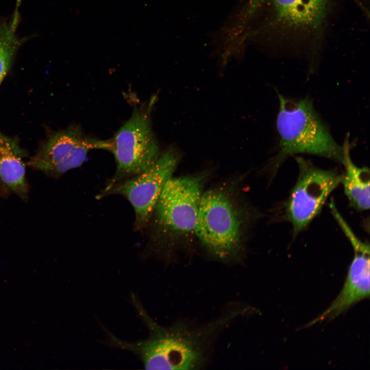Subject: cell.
Returning a JSON list of instances; mask_svg holds the SVG:
<instances>
[{"instance_id": "1", "label": "cell", "mask_w": 370, "mask_h": 370, "mask_svg": "<svg viewBox=\"0 0 370 370\" xmlns=\"http://www.w3.org/2000/svg\"><path fill=\"white\" fill-rule=\"evenodd\" d=\"M132 304L149 330L146 339L129 342L110 332L107 344L135 354L146 369H197L206 362L207 352L214 335L240 311H234L201 327L183 322L165 327L154 321L134 294Z\"/></svg>"}, {"instance_id": "2", "label": "cell", "mask_w": 370, "mask_h": 370, "mask_svg": "<svg viewBox=\"0 0 370 370\" xmlns=\"http://www.w3.org/2000/svg\"><path fill=\"white\" fill-rule=\"evenodd\" d=\"M276 127L279 151L272 161L278 167L287 157L309 154L343 163L344 147L337 143L308 98L291 99L279 95Z\"/></svg>"}, {"instance_id": "3", "label": "cell", "mask_w": 370, "mask_h": 370, "mask_svg": "<svg viewBox=\"0 0 370 370\" xmlns=\"http://www.w3.org/2000/svg\"><path fill=\"white\" fill-rule=\"evenodd\" d=\"M238 210L222 189H211L201 195L194 233L222 261L237 259L242 251V220Z\"/></svg>"}, {"instance_id": "4", "label": "cell", "mask_w": 370, "mask_h": 370, "mask_svg": "<svg viewBox=\"0 0 370 370\" xmlns=\"http://www.w3.org/2000/svg\"><path fill=\"white\" fill-rule=\"evenodd\" d=\"M156 100L154 96L149 102L136 105L130 117L111 138L116 171L105 190L141 173L159 157L161 153L151 119Z\"/></svg>"}, {"instance_id": "5", "label": "cell", "mask_w": 370, "mask_h": 370, "mask_svg": "<svg viewBox=\"0 0 370 370\" xmlns=\"http://www.w3.org/2000/svg\"><path fill=\"white\" fill-rule=\"evenodd\" d=\"M101 149L111 152V139L101 140L87 135L78 124L52 132L27 162L33 170L52 178L81 166L89 152Z\"/></svg>"}, {"instance_id": "6", "label": "cell", "mask_w": 370, "mask_h": 370, "mask_svg": "<svg viewBox=\"0 0 370 370\" xmlns=\"http://www.w3.org/2000/svg\"><path fill=\"white\" fill-rule=\"evenodd\" d=\"M181 157L180 150L170 145L149 168L114 184L102 194H118L125 197L134 210V228L140 230L150 220L163 187L172 177Z\"/></svg>"}, {"instance_id": "7", "label": "cell", "mask_w": 370, "mask_h": 370, "mask_svg": "<svg viewBox=\"0 0 370 370\" xmlns=\"http://www.w3.org/2000/svg\"><path fill=\"white\" fill-rule=\"evenodd\" d=\"M295 159L299 175L287 202L286 215L295 235L320 213L330 193L341 182L343 174L336 169L318 168L301 157Z\"/></svg>"}, {"instance_id": "8", "label": "cell", "mask_w": 370, "mask_h": 370, "mask_svg": "<svg viewBox=\"0 0 370 370\" xmlns=\"http://www.w3.org/2000/svg\"><path fill=\"white\" fill-rule=\"evenodd\" d=\"M203 176L171 177L164 184L155 211L158 226L168 232H194Z\"/></svg>"}, {"instance_id": "9", "label": "cell", "mask_w": 370, "mask_h": 370, "mask_svg": "<svg viewBox=\"0 0 370 370\" xmlns=\"http://www.w3.org/2000/svg\"><path fill=\"white\" fill-rule=\"evenodd\" d=\"M328 10V0H272L265 26L280 40L304 41L320 35Z\"/></svg>"}, {"instance_id": "10", "label": "cell", "mask_w": 370, "mask_h": 370, "mask_svg": "<svg viewBox=\"0 0 370 370\" xmlns=\"http://www.w3.org/2000/svg\"><path fill=\"white\" fill-rule=\"evenodd\" d=\"M341 228L352 245L354 258L340 293L329 307L307 324L306 327L331 321L369 297V245L358 238L346 223H342Z\"/></svg>"}, {"instance_id": "11", "label": "cell", "mask_w": 370, "mask_h": 370, "mask_svg": "<svg viewBox=\"0 0 370 370\" xmlns=\"http://www.w3.org/2000/svg\"><path fill=\"white\" fill-rule=\"evenodd\" d=\"M27 152L17 137L5 135L0 129V193L14 194L27 201L29 188L26 177Z\"/></svg>"}, {"instance_id": "12", "label": "cell", "mask_w": 370, "mask_h": 370, "mask_svg": "<svg viewBox=\"0 0 370 370\" xmlns=\"http://www.w3.org/2000/svg\"><path fill=\"white\" fill-rule=\"evenodd\" d=\"M347 140L344 144L343 164L345 172L342 174L341 182L350 206L363 211L369 208V171L368 168L357 166L349 155V144Z\"/></svg>"}, {"instance_id": "13", "label": "cell", "mask_w": 370, "mask_h": 370, "mask_svg": "<svg viewBox=\"0 0 370 370\" xmlns=\"http://www.w3.org/2000/svg\"><path fill=\"white\" fill-rule=\"evenodd\" d=\"M17 2L9 21L0 22V85L9 71L23 42L16 35L21 18Z\"/></svg>"}, {"instance_id": "14", "label": "cell", "mask_w": 370, "mask_h": 370, "mask_svg": "<svg viewBox=\"0 0 370 370\" xmlns=\"http://www.w3.org/2000/svg\"><path fill=\"white\" fill-rule=\"evenodd\" d=\"M265 0H250L243 15V18H242L240 21L243 23H245L246 20L247 21L248 18H250L251 15L255 12L258 7Z\"/></svg>"}]
</instances>
